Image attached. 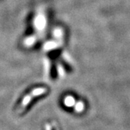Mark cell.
<instances>
[{
	"instance_id": "6da1fadb",
	"label": "cell",
	"mask_w": 130,
	"mask_h": 130,
	"mask_svg": "<svg viewBox=\"0 0 130 130\" xmlns=\"http://www.w3.org/2000/svg\"><path fill=\"white\" fill-rule=\"evenodd\" d=\"M46 91V88H37L36 89V90H33L29 95H26L25 97L24 98V99L23 100V102H22V104H21L22 107L25 108L26 106H28V103L32 101V99L33 98L36 97V96H38V95H40L41 94L45 93Z\"/></svg>"
},
{
	"instance_id": "7a4b0ae2",
	"label": "cell",
	"mask_w": 130,
	"mask_h": 130,
	"mask_svg": "<svg viewBox=\"0 0 130 130\" xmlns=\"http://www.w3.org/2000/svg\"><path fill=\"white\" fill-rule=\"evenodd\" d=\"M73 102V99L72 98H68L67 100H66V103L67 105H72V103Z\"/></svg>"
}]
</instances>
